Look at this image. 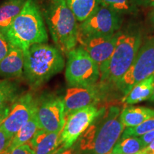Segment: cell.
I'll list each match as a JSON object with an SVG mask.
<instances>
[{"instance_id": "cell-1", "label": "cell", "mask_w": 154, "mask_h": 154, "mask_svg": "<svg viewBox=\"0 0 154 154\" xmlns=\"http://www.w3.org/2000/svg\"><path fill=\"white\" fill-rule=\"evenodd\" d=\"M142 44V32L136 25H130L121 31L116 46L106 69L100 76L102 91L115 87L131 66Z\"/></svg>"}, {"instance_id": "cell-2", "label": "cell", "mask_w": 154, "mask_h": 154, "mask_svg": "<svg viewBox=\"0 0 154 154\" xmlns=\"http://www.w3.org/2000/svg\"><path fill=\"white\" fill-rule=\"evenodd\" d=\"M55 46L67 54L78 44L79 24L64 0H45L42 10Z\"/></svg>"}, {"instance_id": "cell-3", "label": "cell", "mask_w": 154, "mask_h": 154, "mask_svg": "<svg viewBox=\"0 0 154 154\" xmlns=\"http://www.w3.org/2000/svg\"><path fill=\"white\" fill-rule=\"evenodd\" d=\"M120 114L119 107L111 106L100 115L81 136L79 149L93 154L110 153L125 129Z\"/></svg>"}, {"instance_id": "cell-4", "label": "cell", "mask_w": 154, "mask_h": 154, "mask_svg": "<svg viewBox=\"0 0 154 154\" xmlns=\"http://www.w3.org/2000/svg\"><path fill=\"white\" fill-rule=\"evenodd\" d=\"M9 44L23 51L36 44L47 43L48 34L36 0H26L22 11L4 34Z\"/></svg>"}, {"instance_id": "cell-5", "label": "cell", "mask_w": 154, "mask_h": 154, "mask_svg": "<svg viewBox=\"0 0 154 154\" xmlns=\"http://www.w3.org/2000/svg\"><path fill=\"white\" fill-rule=\"evenodd\" d=\"M65 66L63 53L56 46L36 44L24 51V75L29 84L37 88L60 73Z\"/></svg>"}, {"instance_id": "cell-6", "label": "cell", "mask_w": 154, "mask_h": 154, "mask_svg": "<svg viewBox=\"0 0 154 154\" xmlns=\"http://www.w3.org/2000/svg\"><path fill=\"white\" fill-rule=\"evenodd\" d=\"M65 78L69 86H90L98 84L100 71L98 65L81 46L67 54Z\"/></svg>"}, {"instance_id": "cell-7", "label": "cell", "mask_w": 154, "mask_h": 154, "mask_svg": "<svg viewBox=\"0 0 154 154\" xmlns=\"http://www.w3.org/2000/svg\"><path fill=\"white\" fill-rule=\"evenodd\" d=\"M154 74V36L148 38L140 46L131 66L115 87L124 97L140 81Z\"/></svg>"}, {"instance_id": "cell-8", "label": "cell", "mask_w": 154, "mask_h": 154, "mask_svg": "<svg viewBox=\"0 0 154 154\" xmlns=\"http://www.w3.org/2000/svg\"><path fill=\"white\" fill-rule=\"evenodd\" d=\"M121 14L100 5L89 17L79 24V37L109 36L116 33L121 26Z\"/></svg>"}, {"instance_id": "cell-9", "label": "cell", "mask_w": 154, "mask_h": 154, "mask_svg": "<svg viewBox=\"0 0 154 154\" xmlns=\"http://www.w3.org/2000/svg\"><path fill=\"white\" fill-rule=\"evenodd\" d=\"M105 109H99L96 105H91L69 113L65 117V124L61 131V147H72L82 136L88 128L93 124Z\"/></svg>"}, {"instance_id": "cell-10", "label": "cell", "mask_w": 154, "mask_h": 154, "mask_svg": "<svg viewBox=\"0 0 154 154\" xmlns=\"http://www.w3.org/2000/svg\"><path fill=\"white\" fill-rule=\"evenodd\" d=\"M120 32L121 30H119L116 33L109 36L78 38V43L98 65L100 74H103L107 68L108 63L116 46Z\"/></svg>"}, {"instance_id": "cell-11", "label": "cell", "mask_w": 154, "mask_h": 154, "mask_svg": "<svg viewBox=\"0 0 154 154\" xmlns=\"http://www.w3.org/2000/svg\"><path fill=\"white\" fill-rule=\"evenodd\" d=\"M38 104L39 103L31 93L19 96L11 104L1 126L13 136L36 112Z\"/></svg>"}, {"instance_id": "cell-12", "label": "cell", "mask_w": 154, "mask_h": 154, "mask_svg": "<svg viewBox=\"0 0 154 154\" xmlns=\"http://www.w3.org/2000/svg\"><path fill=\"white\" fill-rule=\"evenodd\" d=\"M38 120L42 129L47 132H59L65 124L64 104L63 99L49 97L38 104Z\"/></svg>"}, {"instance_id": "cell-13", "label": "cell", "mask_w": 154, "mask_h": 154, "mask_svg": "<svg viewBox=\"0 0 154 154\" xmlns=\"http://www.w3.org/2000/svg\"><path fill=\"white\" fill-rule=\"evenodd\" d=\"M102 92L97 84L90 86H69L63 98L65 117L73 111L96 105Z\"/></svg>"}, {"instance_id": "cell-14", "label": "cell", "mask_w": 154, "mask_h": 154, "mask_svg": "<svg viewBox=\"0 0 154 154\" xmlns=\"http://www.w3.org/2000/svg\"><path fill=\"white\" fill-rule=\"evenodd\" d=\"M24 72V51L9 44L8 52L0 61V76L5 79L19 78Z\"/></svg>"}, {"instance_id": "cell-15", "label": "cell", "mask_w": 154, "mask_h": 154, "mask_svg": "<svg viewBox=\"0 0 154 154\" xmlns=\"http://www.w3.org/2000/svg\"><path fill=\"white\" fill-rule=\"evenodd\" d=\"M61 131L47 132L40 129L28 142L27 145L34 154H52L62 146Z\"/></svg>"}, {"instance_id": "cell-16", "label": "cell", "mask_w": 154, "mask_h": 154, "mask_svg": "<svg viewBox=\"0 0 154 154\" xmlns=\"http://www.w3.org/2000/svg\"><path fill=\"white\" fill-rule=\"evenodd\" d=\"M154 88V74L137 83L129 93L123 98L126 104L132 105L150 99Z\"/></svg>"}, {"instance_id": "cell-17", "label": "cell", "mask_w": 154, "mask_h": 154, "mask_svg": "<svg viewBox=\"0 0 154 154\" xmlns=\"http://www.w3.org/2000/svg\"><path fill=\"white\" fill-rule=\"evenodd\" d=\"M40 129H42V128L36 112L31 117L29 120L13 136L7 153H9L11 150L16 149L19 146L27 143Z\"/></svg>"}, {"instance_id": "cell-18", "label": "cell", "mask_w": 154, "mask_h": 154, "mask_svg": "<svg viewBox=\"0 0 154 154\" xmlns=\"http://www.w3.org/2000/svg\"><path fill=\"white\" fill-rule=\"evenodd\" d=\"M26 0H6L0 5V32L3 35L20 14Z\"/></svg>"}, {"instance_id": "cell-19", "label": "cell", "mask_w": 154, "mask_h": 154, "mask_svg": "<svg viewBox=\"0 0 154 154\" xmlns=\"http://www.w3.org/2000/svg\"><path fill=\"white\" fill-rule=\"evenodd\" d=\"M154 117V109L143 106L126 107L121 111L120 119L125 127H135Z\"/></svg>"}, {"instance_id": "cell-20", "label": "cell", "mask_w": 154, "mask_h": 154, "mask_svg": "<svg viewBox=\"0 0 154 154\" xmlns=\"http://www.w3.org/2000/svg\"><path fill=\"white\" fill-rule=\"evenodd\" d=\"M78 22H84L96 10L100 0H64Z\"/></svg>"}, {"instance_id": "cell-21", "label": "cell", "mask_w": 154, "mask_h": 154, "mask_svg": "<svg viewBox=\"0 0 154 154\" xmlns=\"http://www.w3.org/2000/svg\"><path fill=\"white\" fill-rule=\"evenodd\" d=\"M100 5L119 14H134L138 12L139 0H100Z\"/></svg>"}, {"instance_id": "cell-22", "label": "cell", "mask_w": 154, "mask_h": 154, "mask_svg": "<svg viewBox=\"0 0 154 154\" xmlns=\"http://www.w3.org/2000/svg\"><path fill=\"white\" fill-rule=\"evenodd\" d=\"M145 147L140 137H127L119 139L111 152L113 154H138Z\"/></svg>"}, {"instance_id": "cell-23", "label": "cell", "mask_w": 154, "mask_h": 154, "mask_svg": "<svg viewBox=\"0 0 154 154\" xmlns=\"http://www.w3.org/2000/svg\"><path fill=\"white\" fill-rule=\"evenodd\" d=\"M19 97V90L14 83L0 80V110L10 107Z\"/></svg>"}, {"instance_id": "cell-24", "label": "cell", "mask_w": 154, "mask_h": 154, "mask_svg": "<svg viewBox=\"0 0 154 154\" xmlns=\"http://www.w3.org/2000/svg\"><path fill=\"white\" fill-rule=\"evenodd\" d=\"M152 131H154V117L144 121L137 126L127 127L124 129L120 139L127 137H139Z\"/></svg>"}, {"instance_id": "cell-25", "label": "cell", "mask_w": 154, "mask_h": 154, "mask_svg": "<svg viewBox=\"0 0 154 154\" xmlns=\"http://www.w3.org/2000/svg\"><path fill=\"white\" fill-rule=\"evenodd\" d=\"M12 137V136L9 134L0 126V154H4L7 152Z\"/></svg>"}, {"instance_id": "cell-26", "label": "cell", "mask_w": 154, "mask_h": 154, "mask_svg": "<svg viewBox=\"0 0 154 154\" xmlns=\"http://www.w3.org/2000/svg\"><path fill=\"white\" fill-rule=\"evenodd\" d=\"M9 49V44L5 36L0 32V61L5 57Z\"/></svg>"}, {"instance_id": "cell-27", "label": "cell", "mask_w": 154, "mask_h": 154, "mask_svg": "<svg viewBox=\"0 0 154 154\" xmlns=\"http://www.w3.org/2000/svg\"><path fill=\"white\" fill-rule=\"evenodd\" d=\"M9 154H34V151L31 149V148L27 144H24V145L19 146L16 149L11 150L9 152Z\"/></svg>"}, {"instance_id": "cell-28", "label": "cell", "mask_w": 154, "mask_h": 154, "mask_svg": "<svg viewBox=\"0 0 154 154\" xmlns=\"http://www.w3.org/2000/svg\"><path fill=\"white\" fill-rule=\"evenodd\" d=\"M142 141L143 142L144 145L147 146L149 143L154 141V131H152L151 132L147 133V134L143 135V136H139Z\"/></svg>"}, {"instance_id": "cell-29", "label": "cell", "mask_w": 154, "mask_h": 154, "mask_svg": "<svg viewBox=\"0 0 154 154\" xmlns=\"http://www.w3.org/2000/svg\"><path fill=\"white\" fill-rule=\"evenodd\" d=\"M52 154H79L78 152L74 148H73L72 146L68 149H63V148L61 147L59 149H57L54 153Z\"/></svg>"}, {"instance_id": "cell-30", "label": "cell", "mask_w": 154, "mask_h": 154, "mask_svg": "<svg viewBox=\"0 0 154 154\" xmlns=\"http://www.w3.org/2000/svg\"><path fill=\"white\" fill-rule=\"evenodd\" d=\"M9 110H10V107L6 108V109H1L0 110V126H1V124L3 123L4 120H5L6 117L8 115Z\"/></svg>"}, {"instance_id": "cell-31", "label": "cell", "mask_w": 154, "mask_h": 154, "mask_svg": "<svg viewBox=\"0 0 154 154\" xmlns=\"http://www.w3.org/2000/svg\"><path fill=\"white\" fill-rule=\"evenodd\" d=\"M139 2L140 5L147 7H153V8H154V0H139Z\"/></svg>"}, {"instance_id": "cell-32", "label": "cell", "mask_w": 154, "mask_h": 154, "mask_svg": "<svg viewBox=\"0 0 154 154\" xmlns=\"http://www.w3.org/2000/svg\"><path fill=\"white\" fill-rule=\"evenodd\" d=\"M143 153H148V152H154V141L146 146L145 149H143Z\"/></svg>"}, {"instance_id": "cell-33", "label": "cell", "mask_w": 154, "mask_h": 154, "mask_svg": "<svg viewBox=\"0 0 154 154\" xmlns=\"http://www.w3.org/2000/svg\"><path fill=\"white\" fill-rule=\"evenodd\" d=\"M149 21L150 23H151L152 27L154 29V8L152 9L151 12L149 13Z\"/></svg>"}, {"instance_id": "cell-34", "label": "cell", "mask_w": 154, "mask_h": 154, "mask_svg": "<svg viewBox=\"0 0 154 154\" xmlns=\"http://www.w3.org/2000/svg\"><path fill=\"white\" fill-rule=\"evenodd\" d=\"M149 100H151V101H153V102H154V88H153V94H152V95H151V97L150 98V99H149Z\"/></svg>"}, {"instance_id": "cell-35", "label": "cell", "mask_w": 154, "mask_h": 154, "mask_svg": "<svg viewBox=\"0 0 154 154\" xmlns=\"http://www.w3.org/2000/svg\"><path fill=\"white\" fill-rule=\"evenodd\" d=\"M144 154H154V152H148V153H146Z\"/></svg>"}, {"instance_id": "cell-36", "label": "cell", "mask_w": 154, "mask_h": 154, "mask_svg": "<svg viewBox=\"0 0 154 154\" xmlns=\"http://www.w3.org/2000/svg\"><path fill=\"white\" fill-rule=\"evenodd\" d=\"M138 154H144V153H143V150H142V151H140V153H138Z\"/></svg>"}, {"instance_id": "cell-37", "label": "cell", "mask_w": 154, "mask_h": 154, "mask_svg": "<svg viewBox=\"0 0 154 154\" xmlns=\"http://www.w3.org/2000/svg\"><path fill=\"white\" fill-rule=\"evenodd\" d=\"M4 154H9V153H7V152H6V153H5Z\"/></svg>"}, {"instance_id": "cell-38", "label": "cell", "mask_w": 154, "mask_h": 154, "mask_svg": "<svg viewBox=\"0 0 154 154\" xmlns=\"http://www.w3.org/2000/svg\"><path fill=\"white\" fill-rule=\"evenodd\" d=\"M109 154H113V153H112V152H111V153H109Z\"/></svg>"}]
</instances>
